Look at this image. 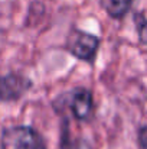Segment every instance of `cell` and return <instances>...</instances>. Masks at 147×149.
Listing matches in <instances>:
<instances>
[{"label": "cell", "instance_id": "cell-5", "mask_svg": "<svg viewBox=\"0 0 147 149\" xmlns=\"http://www.w3.org/2000/svg\"><path fill=\"white\" fill-rule=\"evenodd\" d=\"M134 0H99L101 9L111 19H123L131 10Z\"/></svg>", "mask_w": 147, "mask_h": 149}, {"label": "cell", "instance_id": "cell-3", "mask_svg": "<svg viewBox=\"0 0 147 149\" xmlns=\"http://www.w3.org/2000/svg\"><path fill=\"white\" fill-rule=\"evenodd\" d=\"M33 87V81L20 72H7L0 75V101L10 103L25 97Z\"/></svg>", "mask_w": 147, "mask_h": 149}, {"label": "cell", "instance_id": "cell-2", "mask_svg": "<svg viewBox=\"0 0 147 149\" xmlns=\"http://www.w3.org/2000/svg\"><path fill=\"white\" fill-rule=\"evenodd\" d=\"M99 45H101V39L97 35L78 28H72L65 39L66 52H69L74 58L88 64H94Z\"/></svg>", "mask_w": 147, "mask_h": 149}, {"label": "cell", "instance_id": "cell-6", "mask_svg": "<svg viewBox=\"0 0 147 149\" xmlns=\"http://www.w3.org/2000/svg\"><path fill=\"white\" fill-rule=\"evenodd\" d=\"M68 120H62L61 126V139H59V148L61 149H92V146L82 138H72L69 132Z\"/></svg>", "mask_w": 147, "mask_h": 149}, {"label": "cell", "instance_id": "cell-4", "mask_svg": "<svg viewBox=\"0 0 147 149\" xmlns=\"http://www.w3.org/2000/svg\"><path fill=\"white\" fill-rule=\"evenodd\" d=\"M68 107L72 116L79 122H90L94 117V96L85 87H77L68 94Z\"/></svg>", "mask_w": 147, "mask_h": 149}, {"label": "cell", "instance_id": "cell-8", "mask_svg": "<svg viewBox=\"0 0 147 149\" xmlns=\"http://www.w3.org/2000/svg\"><path fill=\"white\" fill-rule=\"evenodd\" d=\"M137 141H139V145L141 146V149H147V125L146 126H141L139 129Z\"/></svg>", "mask_w": 147, "mask_h": 149}, {"label": "cell", "instance_id": "cell-1", "mask_svg": "<svg viewBox=\"0 0 147 149\" xmlns=\"http://www.w3.org/2000/svg\"><path fill=\"white\" fill-rule=\"evenodd\" d=\"M1 149H48L45 138L32 126H7L0 135Z\"/></svg>", "mask_w": 147, "mask_h": 149}, {"label": "cell", "instance_id": "cell-7", "mask_svg": "<svg viewBox=\"0 0 147 149\" xmlns=\"http://www.w3.org/2000/svg\"><path fill=\"white\" fill-rule=\"evenodd\" d=\"M134 23H136V31L140 44L147 47V19L141 13H137L134 15Z\"/></svg>", "mask_w": 147, "mask_h": 149}]
</instances>
